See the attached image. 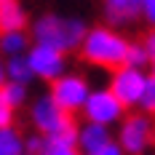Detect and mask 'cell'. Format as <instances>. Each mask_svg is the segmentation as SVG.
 Here are the masks:
<instances>
[{"instance_id": "obj_1", "label": "cell", "mask_w": 155, "mask_h": 155, "mask_svg": "<svg viewBox=\"0 0 155 155\" xmlns=\"http://www.w3.org/2000/svg\"><path fill=\"white\" fill-rule=\"evenodd\" d=\"M30 27V40L38 43V46H48V48H56L62 54H75L83 35L88 30L86 19L80 16H64V14H40Z\"/></svg>"}, {"instance_id": "obj_2", "label": "cell", "mask_w": 155, "mask_h": 155, "mask_svg": "<svg viewBox=\"0 0 155 155\" xmlns=\"http://www.w3.org/2000/svg\"><path fill=\"white\" fill-rule=\"evenodd\" d=\"M126 48H128V38L123 32H118L110 24H94L86 30L78 54L83 62L99 70H115L126 64Z\"/></svg>"}, {"instance_id": "obj_3", "label": "cell", "mask_w": 155, "mask_h": 155, "mask_svg": "<svg viewBox=\"0 0 155 155\" xmlns=\"http://www.w3.org/2000/svg\"><path fill=\"white\" fill-rule=\"evenodd\" d=\"M153 137H155L153 115H147L142 110H137V112L126 110V115L118 120V134L112 139L118 142V147L126 155H144L153 147Z\"/></svg>"}, {"instance_id": "obj_4", "label": "cell", "mask_w": 155, "mask_h": 155, "mask_svg": "<svg viewBox=\"0 0 155 155\" xmlns=\"http://www.w3.org/2000/svg\"><path fill=\"white\" fill-rule=\"evenodd\" d=\"M48 86H51V88H48V96H51L67 115L80 112L86 96H88V91H91L88 78L80 75V72H70V70H67L64 75H59L56 80H51Z\"/></svg>"}, {"instance_id": "obj_5", "label": "cell", "mask_w": 155, "mask_h": 155, "mask_svg": "<svg viewBox=\"0 0 155 155\" xmlns=\"http://www.w3.org/2000/svg\"><path fill=\"white\" fill-rule=\"evenodd\" d=\"M80 115H83V120H88V123H99V126H118V120L126 115V107L112 96L107 86H102V88H91L88 96H86V102H83V107H80Z\"/></svg>"}, {"instance_id": "obj_6", "label": "cell", "mask_w": 155, "mask_h": 155, "mask_svg": "<svg viewBox=\"0 0 155 155\" xmlns=\"http://www.w3.org/2000/svg\"><path fill=\"white\" fill-rule=\"evenodd\" d=\"M110 91L112 96L123 104L126 110H137L139 104V96L144 91V83H147V70H137V67H128V64H120L115 70H110Z\"/></svg>"}, {"instance_id": "obj_7", "label": "cell", "mask_w": 155, "mask_h": 155, "mask_svg": "<svg viewBox=\"0 0 155 155\" xmlns=\"http://www.w3.org/2000/svg\"><path fill=\"white\" fill-rule=\"evenodd\" d=\"M27 107H30V123L40 137H51V134H56L64 126L72 123V118L48 96V91L35 96L32 102H27Z\"/></svg>"}, {"instance_id": "obj_8", "label": "cell", "mask_w": 155, "mask_h": 155, "mask_svg": "<svg viewBox=\"0 0 155 155\" xmlns=\"http://www.w3.org/2000/svg\"><path fill=\"white\" fill-rule=\"evenodd\" d=\"M24 59L32 70V78L35 80H56L59 75H64L70 70V59L67 54L56 51V48H48V46H38V43H30V48L24 51Z\"/></svg>"}, {"instance_id": "obj_9", "label": "cell", "mask_w": 155, "mask_h": 155, "mask_svg": "<svg viewBox=\"0 0 155 155\" xmlns=\"http://www.w3.org/2000/svg\"><path fill=\"white\" fill-rule=\"evenodd\" d=\"M139 3L142 0H102L104 24L115 27V30L137 24L139 21Z\"/></svg>"}, {"instance_id": "obj_10", "label": "cell", "mask_w": 155, "mask_h": 155, "mask_svg": "<svg viewBox=\"0 0 155 155\" xmlns=\"http://www.w3.org/2000/svg\"><path fill=\"white\" fill-rule=\"evenodd\" d=\"M107 142H112V128L107 126H99V123H78V131H75V147L80 155L86 153H94L99 147H104Z\"/></svg>"}, {"instance_id": "obj_11", "label": "cell", "mask_w": 155, "mask_h": 155, "mask_svg": "<svg viewBox=\"0 0 155 155\" xmlns=\"http://www.w3.org/2000/svg\"><path fill=\"white\" fill-rule=\"evenodd\" d=\"M30 14L21 0H0V32L8 30H27Z\"/></svg>"}, {"instance_id": "obj_12", "label": "cell", "mask_w": 155, "mask_h": 155, "mask_svg": "<svg viewBox=\"0 0 155 155\" xmlns=\"http://www.w3.org/2000/svg\"><path fill=\"white\" fill-rule=\"evenodd\" d=\"M30 35L27 30H8V32H0V56L8 59V56H19L30 48Z\"/></svg>"}, {"instance_id": "obj_13", "label": "cell", "mask_w": 155, "mask_h": 155, "mask_svg": "<svg viewBox=\"0 0 155 155\" xmlns=\"http://www.w3.org/2000/svg\"><path fill=\"white\" fill-rule=\"evenodd\" d=\"M5 80H14V83H24V86H30L32 80V70L27 59H24V54H19V56H8L5 59Z\"/></svg>"}, {"instance_id": "obj_14", "label": "cell", "mask_w": 155, "mask_h": 155, "mask_svg": "<svg viewBox=\"0 0 155 155\" xmlns=\"http://www.w3.org/2000/svg\"><path fill=\"white\" fill-rule=\"evenodd\" d=\"M0 96H3L14 110H19V107H24V104L30 102V86L14 83V80H5V83L0 86Z\"/></svg>"}, {"instance_id": "obj_15", "label": "cell", "mask_w": 155, "mask_h": 155, "mask_svg": "<svg viewBox=\"0 0 155 155\" xmlns=\"http://www.w3.org/2000/svg\"><path fill=\"white\" fill-rule=\"evenodd\" d=\"M24 153V137L16 126L0 128V155H21Z\"/></svg>"}, {"instance_id": "obj_16", "label": "cell", "mask_w": 155, "mask_h": 155, "mask_svg": "<svg viewBox=\"0 0 155 155\" xmlns=\"http://www.w3.org/2000/svg\"><path fill=\"white\" fill-rule=\"evenodd\" d=\"M155 59L147 54V48L142 40H128V48H126V64L128 67H137V70H147Z\"/></svg>"}, {"instance_id": "obj_17", "label": "cell", "mask_w": 155, "mask_h": 155, "mask_svg": "<svg viewBox=\"0 0 155 155\" xmlns=\"http://www.w3.org/2000/svg\"><path fill=\"white\" fill-rule=\"evenodd\" d=\"M137 110L147 112V115L155 112V72H150V70H147V83H144V91H142V96H139Z\"/></svg>"}, {"instance_id": "obj_18", "label": "cell", "mask_w": 155, "mask_h": 155, "mask_svg": "<svg viewBox=\"0 0 155 155\" xmlns=\"http://www.w3.org/2000/svg\"><path fill=\"white\" fill-rule=\"evenodd\" d=\"M40 155H80L75 144H64V142H56V139H48L46 137V144H43V153Z\"/></svg>"}, {"instance_id": "obj_19", "label": "cell", "mask_w": 155, "mask_h": 155, "mask_svg": "<svg viewBox=\"0 0 155 155\" xmlns=\"http://www.w3.org/2000/svg\"><path fill=\"white\" fill-rule=\"evenodd\" d=\"M43 144H46V137H40V134L35 131V134H30V137H24V153L40 155L43 153Z\"/></svg>"}, {"instance_id": "obj_20", "label": "cell", "mask_w": 155, "mask_h": 155, "mask_svg": "<svg viewBox=\"0 0 155 155\" xmlns=\"http://www.w3.org/2000/svg\"><path fill=\"white\" fill-rule=\"evenodd\" d=\"M16 123V110L0 96V128H8V126Z\"/></svg>"}, {"instance_id": "obj_21", "label": "cell", "mask_w": 155, "mask_h": 155, "mask_svg": "<svg viewBox=\"0 0 155 155\" xmlns=\"http://www.w3.org/2000/svg\"><path fill=\"white\" fill-rule=\"evenodd\" d=\"M139 19H144L150 27L155 24V0H142L139 3Z\"/></svg>"}, {"instance_id": "obj_22", "label": "cell", "mask_w": 155, "mask_h": 155, "mask_svg": "<svg viewBox=\"0 0 155 155\" xmlns=\"http://www.w3.org/2000/svg\"><path fill=\"white\" fill-rule=\"evenodd\" d=\"M86 155H126V153L118 147V142L112 139V142H107L104 147H99V150H94V153H86Z\"/></svg>"}, {"instance_id": "obj_23", "label": "cell", "mask_w": 155, "mask_h": 155, "mask_svg": "<svg viewBox=\"0 0 155 155\" xmlns=\"http://www.w3.org/2000/svg\"><path fill=\"white\" fill-rule=\"evenodd\" d=\"M142 43H144V48H147V54L155 59V32H147V38H144Z\"/></svg>"}, {"instance_id": "obj_24", "label": "cell", "mask_w": 155, "mask_h": 155, "mask_svg": "<svg viewBox=\"0 0 155 155\" xmlns=\"http://www.w3.org/2000/svg\"><path fill=\"white\" fill-rule=\"evenodd\" d=\"M5 83V59L0 56V86Z\"/></svg>"}, {"instance_id": "obj_25", "label": "cell", "mask_w": 155, "mask_h": 155, "mask_svg": "<svg viewBox=\"0 0 155 155\" xmlns=\"http://www.w3.org/2000/svg\"><path fill=\"white\" fill-rule=\"evenodd\" d=\"M21 155H30V153H21Z\"/></svg>"}, {"instance_id": "obj_26", "label": "cell", "mask_w": 155, "mask_h": 155, "mask_svg": "<svg viewBox=\"0 0 155 155\" xmlns=\"http://www.w3.org/2000/svg\"><path fill=\"white\" fill-rule=\"evenodd\" d=\"M144 155H150V153H144Z\"/></svg>"}]
</instances>
